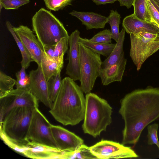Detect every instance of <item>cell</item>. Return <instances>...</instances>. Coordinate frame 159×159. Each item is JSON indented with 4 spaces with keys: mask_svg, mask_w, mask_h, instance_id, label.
I'll return each mask as SVG.
<instances>
[{
    "mask_svg": "<svg viewBox=\"0 0 159 159\" xmlns=\"http://www.w3.org/2000/svg\"><path fill=\"white\" fill-rule=\"evenodd\" d=\"M119 113L125 122L122 144H135L148 124L159 118V89L135 90L121 99Z\"/></svg>",
    "mask_w": 159,
    "mask_h": 159,
    "instance_id": "obj_1",
    "label": "cell"
},
{
    "mask_svg": "<svg viewBox=\"0 0 159 159\" xmlns=\"http://www.w3.org/2000/svg\"><path fill=\"white\" fill-rule=\"evenodd\" d=\"M85 98L80 86L66 77L62 80L58 93L49 112L64 125H75L84 119Z\"/></svg>",
    "mask_w": 159,
    "mask_h": 159,
    "instance_id": "obj_2",
    "label": "cell"
},
{
    "mask_svg": "<svg viewBox=\"0 0 159 159\" xmlns=\"http://www.w3.org/2000/svg\"><path fill=\"white\" fill-rule=\"evenodd\" d=\"M35 109L16 107L5 116L0 124V135L7 146L21 144L27 141V134Z\"/></svg>",
    "mask_w": 159,
    "mask_h": 159,
    "instance_id": "obj_3",
    "label": "cell"
},
{
    "mask_svg": "<svg viewBox=\"0 0 159 159\" xmlns=\"http://www.w3.org/2000/svg\"><path fill=\"white\" fill-rule=\"evenodd\" d=\"M85 100L82 129L84 133L95 138L111 123L112 108L106 100L94 93L86 94Z\"/></svg>",
    "mask_w": 159,
    "mask_h": 159,
    "instance_id": "obj_4",
    "label": "cell"
},
{
    "mask_svg": "<svg viewBox=\"0 0 159 159\" xmlns=\"http://www.w3.org/2000/svg\"><path fill=\"white\" fill-rule=\"evenodd\" d=\"M32 22L33 31L43 47L55 45L62 38L69 37L62 23L44 8L36 12Z\"/></svg>",
    "mask_w": 159,
    "mask_h": 159,
    "instance_id": "obj_5",
    "label": "cell"
},
{
    "mask_svg": "<svg viewBox=\"0 0 159 159\" xmlns=\"http://www.w3.org/2000/svg\"><path fill=\"white\" fill-rule=\"evenodd\" d=\"M80 87L85 94L90 93L97 78L102 61L100 55L79 43Z\"/></svg>",
    "mask_w": 159,
    "mask_h": 159,
    "instance_id": "obj_6",
    "label": "cell"
},
{
    "mask_svg": "<svg viewBox=\"0 0 159 159\" xmlns=\"http://www.w3.org/2000/svg\"><path fill=\"white\" fill-rule=\"evenodd\" d=\"M130 56L138 70L149 57L159 49V34H130Z\"/></svg>",
    "mask_w": 159,
    "mask_h": 159,
    "instance_id": "obj_7",
    "label": "cell"
},
{
    "mask_svg": "<svg viewBox=\"0 0 159 159\" xmlns=\"http://www.w3.org/2000/svg\"><path fill=\"white\" fill-rule=\"evenodd\" d=\"M51 125L38 108H35L34 110L26 140L59 149L52 134Z\"/></svg>",
    "mask_w": 159,
    "mask_h": 159,
    "instance_id": "obj_8",
    "label": "cell"
},
{
    "mask_svg": "<svg viewBox=\"0 0 159 159\" xmlns=\"http://www.w3.org/2000/svg\"><path fill=\"white\" fill-rule=\"evenodd\" d=\"M0 122L12 108L18 107L36 108L38 107V100L28 89H16L6 97L0 98Z\"/></svg>",
    "mask_w": 159,
    "mask_h": 159,
    "instance_id": "obj_9",
    "label": "cell"
},
{
    "mask_svg": "<svg viewBox=\"0 0 159 159\" xmlns=\"http://www.w3.org/2000/svg\"><path fill=\"white\" fill-rule=\"evenodd\" d=\"M97 159L136 158L138 156L130 147L112 141L102 140L89 147Z\"/></svg>",
    "mask_w": 159,
    "mask_h": 159,
    "instance_id": "obj_10",
    "label": "cell"
},
{
    "mask_svg": "<svg viewBox=\"0 0 159 159\" xmlns=\"http://www.w3.org/2000/svg\"><path fill=\"white\" fill-rule=\"evenodd\" d=\"M10 148L25 156L33 159H64L65 152L27 140L25 143L12 145Z\"/></svg>",
    "mask_w": 159,
    "mask_h": 159,
    "instance_id": "obj_11",
    "label": "cell"
},
{
    "mask_svg": "<svg viewBox=\"0 0 159 159\" xmlns=\"http://www.w3.org/2000/svg\"><path fill=\"white\" fill-rule=\"evenodd\" d=\"M17 36L30 53L34 61L38 65L41 63L43 47L33 31L28 27L22 25L12 27Z\"/></svg>",
    "mask_w": 159,
    "mask_h": 159,
    "instance_id": "obj_12",
    "label": "cell"
},
{
    "mask_svg": "<svg viewBox=\"0 0 159 159\" xmlns=\"http://www.w3.org/2000/svg\"><path fill=\"white\" fill-rule=\"evenodd\" d=\"M29 75L30 80L29 89L38 101L51 109L53 103L49 98L48 81L43 75L41 65H38L36 69L31 70Z\"/></svg>",
    "mask_w": 159,
    "mask_h": 159,
    "instance_id": "obj_13",
    "label": "cell"
},
{
    "mask_svg": "<svg viewBox=\"0 0 159 159\" xmlns=\"http://www.w3.org/2000/svg\"><path fill=\"white\" fill-rule=\"evenodd\" d=\"M51 128L55 140L61 151H73L84 144L82 139L61 126L52 124Z\"/></svg>",
    "mask_w": 159,
    "mask_h": 159,
    "instance_id": "obj_14",
    "label": "cell"
},
{
    "mask_svg": "<svg viewBox=\"0 0 159 159\" xmlns=\"http://www.w3.org/2000/svg\"><path fill=\"white\" fill-rule=\"evenodd\" d=\"M80 32L75 30L69 36V48L67 59L68 62L66 68V74L74 81L80 80V52L79 39Z\"/></svg>",
    "mask_w": 159,
    "mask_h": 159,
    "instance_id": "obj_15",
    "label": "cell"
},
{
    "mask_svg": "<svg viewBox=\"0 0 159 159\" xmlns=\"http://www.w3.org/2000/svg\"><path fill=\"white\" fill-rule=\"evenodd\" d=\"M125 31L129 34H138L148 32L159 33V28L154 23L139 19L133 14L125 17L122 23Z\"/></svg>",
    "mask_w": 159,
    "mask_h": 159,
    "instance_id": "obj_16",
    "label": "cell"
},
{
    "mask_svg": "<svg viewBox=\"0 0 159 159\" xmlns=\"http://www.w3.org/2000/svg\"><path fill=\"white\" fill-rule=\"evenodd\" d=\"M127 60L122 61L99 70V77L102 84L105 86L116 81L121 82L125 69Z\"/></svg>",
    "mask_w": 159,
    "mask_h": 159,
    "instance_id": "obj_17",
    "label": "cell"
},
{
    "mask_svg": "<svg viewBox=\"0 0 159 159\" xmlns=\"http://www.w3.org/2000/svg\"><path fill=\"white\" fill-rule=\"evenodd\" d=\"M69 14L79 19L87 30L103 29L108 20L107 17L93 12H81L73 10Z\"/></svg>",
    "mask_w": 159,
    "mask_h": 159,
    "instance_id": "obj_18",
    "label": "cell"
},
{
    "mask_svg": "<svg viewBox=\"0 0 159 159\" xmlns=\"http://www.w3.org/2000/svg\"><path fill=\"white\" fill-rule=\"evenodd\" d=\"M63 59L64 57L56 59L51 58L43 51V52L41 66L47 81L52 76L61 71L63 65Z\"/></svg>",
    "mask_w": 159,
    "mask_h": 159,
    "instance_id": "obj_19",
    "label": "cell"
},
{
    "mask_svg": "<svg viewBox=\"0 0 159 159\" xmlns=\"http://www.w3.org/2000/svg\"><path fill=\"white\" fill-rule=\"evenodd\" d=\"M125 31L123 28L120 32L119 38L114 48L109 56L102 62L101 68H106L125 58L123 48Z\"/></svg>",
    "mask_w": 159,
    "mask_h": 159,
    "instance_id": "obj_20",
    "label": "cell"
},
{
    "mask_svg": "<svg viewBox=\"0 0 159 159\" xmlns=\"http://www.w3.org/2000/svg\"><path fill=\"white\" fill-rule=\"evenodd\" d=\"M79 43L94 52L107 57L110 54L116 45V43H104L95 42L80 37L79 39Z\"/></svg>",
    "mask_w": 159,
    "mask_h": 159,
    "instance_id": "obj_21",
    "label": "cell"
},
{
    "mask_svg": "<svg viewBox=\"0 0 159 159\" xmlns=\"http://www.w3.org/2000/svg\"><path fill=\"white\" fill-rule=\"evenodd\" d=\"M6 24L7 29L13 37L20 51L22 57V59L20 62L21 67H24L26 69L30 66V63L34 61L25 46L13 30L12 29L13 26L10 22L7 21Z\"/></svg>",
    "mask_w": 159,
    "mask_h": 159,
    "instance_id": "obj_22",
    "label": "cell"
},
{
    "mask_svg": "<svg viewBox=\"0 0 159 159\" xmlns=\"http://www.w3.org/2000/svg\"><path fill=\"white\" fill-rule=\"evenodd\" d=\"M133 6V14L136 17L141 20L153 22L148 8L147 0H134Z\"/></svg>",
    "mask_w": 159,
    "mask_h": 159,
    "instance_id": "obj_23",
    "label": "cell"
},
{
    "mask_svg": "<svg viewBox=\"0 0 159 159\" xmlns=\"http://www.w3.org/2000/svg\"><path fill=\"white\" fill-rule=\"evenodd\" d=\"M16 81V80L0 71V98L6 97L14 89Z\"/></svg>",
    "mask_w": 159,
    "mask_h": 159,
    "instance_id": "obj_24",
    "label": "cell"
},
{
    "mask_svg": "<svg viewBox=\"0 0 159 159\" xmlns=\"http://www.w3.org/2000/svg\"><path fill=\"white\" fill-rule=\"evenodd\" d=\"M61 72L52 76L48 81L49 99L53 103L58 93L61 84Z\"/></svg>",
    "mask_w": 159,
    "mask_h": 159,
    "instance_id": "obj_25",
    "label": "cell"
},
{
    "mask_svg": "<svg viewBox=\"0 0 159 159\" xmlns=\"http://www.w3.org/2000/svg\"><path fill=\"white\" fill-rule=\"evenodd\" d=\"M107 18V23L110 24L111 28L112 39L117 42L120 34L119 26L120 22V16L116 10H111Z\"/></svg>",
    "mask_w": 159,
    "mask_h": 159,
    "instance_id": "obj_26",
    "label": "cell"
},
{
    "mask_svg": "<svg viewBox=\"0 0 159 159\" xmlns=\"http://www.w3.org/2000/svg\"><path fill=\"white\" fill-rule=\"evenodd\" d=\"M16 89H28L30 80L29 75L25 71V69L21 67V69L16 74Z\"/></svg>",
    "mask_w": 159,
    "mask_h": 159,
    "instance_id": "obj_27",
    "label": "cell"
},
{
    "mask_svg": "<svg viewBox=\"0 0 159 159\" xmlns=\"http://www.w3.org/2000/svg\"><path fill=\"white\" fill-rule=\"evenodd\" d=\"M69 37L62 38L55 45L54 56L56 59L64 57L68 49Z\"/></svg>",
    "mask_w": 159,
    "mask_h": 159,
    "instance_id": "obj_28",
    "label": "cell"
},
{
    "mask_svg": "<svg viewBox=\"0 0 159 159\" xmlns=\"http://www.w3.org/2000/svg\"><path fill=\"white\" fill-rule=\"evenodd\" d=\"M159 125L155 123L149 125L147 128L148 143V145L156 144L159 149V141L157 136Z\"/></svg>",
    "mask_w": 159,
    "mask_h": 159,
    "instance_id": "obj_29",
    "label": "cell"
},
{
    "mask_svg": "<svg viewBox=\"0 0 159 159\" xmlns=\"http://www.w3.org/2000/svg\"><path fill=\"white\" fill-rule=\"evenodd\" d=\"M30 2L29 0H0V10L2 8L7 10L17 9Z\"/></svg>",
    "mask_w": 159,
    "mask_h": 159,
    "instance_id": "obj_30",
    "label": "cell"
},
{
    "mask_svg": "<svg viewBox=\"0 0 159 159\" xmlns=\"http://www.w3.org/2000/svg\"><path fill=\"white\" fill-rule=\"evenodd\" d=\"M112 37L111 30L105 29L95 35L90 40L104 43H111Z\"/></svg>",
    "mask_w": 159,
    "mask_h": 159,
    "instance_id": "obj_31",
    "label": "cell"
},
{
    "mask_svg": "<svg viewBox=\"0 0 159 159\" xmlns=\"http://www.w3.org/2000/svg\"><path fill=\"white\" fill-rule=\"evenodd\" d=\"M72 0H44L47 8L51 10L58 11L69 4Z\"/></svg>",
    "mask_w": 159,
    "mask_h": 159,
    "instance_id": "obj_32",
    "label": "cell"
},
{
    "mask_svg": "<svg viewBox=\"0 0 159 159\" xmlns=\"http://www.w3.org/2000/svg\"><path fill=\"white\" fill-rule=\"evenodd\" d=\"M147 3L153 22L159 28V12L149 0H147Z\"/></svg>",
    "mask_w": 159,
    "mask_h": 159,
    "instance_id": "obj_33",
    "label": "cell"
},
{
    "mask_svg": "<svg viewBox=\"0 0 159 159\" xmlns=\"http://www.w3.org/2000/svg\"><path fill=\"white\" fill-rule=\"evenodd\" d=\"M134 0H117L120 3V6H126L128 9L131 7L133 5Z\"/></svg>",
    "mask_w": 159,
    "mask_h": 159,
    "instance_id": "obj_34",
    "label": "cell"
},
{
    "mask_svg": "<svg viewBox=\"0 0 159 159\" xmlns=\"http://www.w3.org/2000/svg\"><path fill=\"white\" fill-rule=\"evenodd\" d=\"M116 1L117 0H93V1L97 5L112 3Z\"/></svg>",
    "mask_w": 159,
    "mask_h": 159,
    "instance_id": "obj_35",
    "label": "cell"
},
{
    "mask_svg": "<svg viewBox=\"0 0 159 159\" xmlns=\"http://www.w3.org/2000/svg\"><path fill=\"white\" fill-rule=\"evenodd\" d=\"M152 4L155 7L159 12V7L156 4L153 0H149Z\"/></svg>",
    "mask_w": 159,
    "mask_h": 159,
    "instance_id": "obj_36",
    "label": "cell"
},
{
    "mask_svg": "<svg viewBox=\"0 0 159 159\" xmlns=\"http://www.w3.org/2000/svg\"><path fill=\"white\" fill-rule=\"evenodd\" d=\"M156 4L159 7V0H153Z\"/></svg>",
    "mask_w": 159,
    "mask_h": 159,
    "instance_id": "obj_37",
    "label": "cell"
}]
</instances>
